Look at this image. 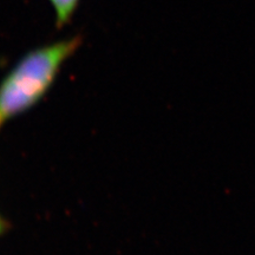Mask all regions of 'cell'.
I'll list each match as a JSON object with an SVG mask.
<instances>
[{"mask_svg": "<svg viewBox=\"0 0 255 255\" xmlns=\"http://www.w3.org/2000/svg\"><path fill=\"white\" fill-rule=\"evenodd\" d=\"M81 44V37H72L32 50L19 60L0 84V129L46 94Z\"/></svg>", "mask_w": 255, "mask_h": 255, "instance_id": "1", "label": "cell"}, {"mask_svg": "<svg viewBox=\"0 0 255 255\" xmlns=\"http://www.w3.org/2000/svg\"><path fill=\"white\" fill-rule=\"evenodd\" d=\"M56 13V24L59 28L69 24L81 0H49Z\"/></svg>", "mask_w": 255, "mask_h": 255, "instance_id": "2", "label": "cell"}, {"mask_svg": "<svg viewBox=\"0 0 255 255\" xmlns=\"http://www.w3.org/2000/svg\"><path fill=\"white\" fill-rule=\"evenodd\" d=\"M4 228H5V223L1 219H0V232H2V229Z\"/></svg>", "mask_w": 255, "mask_h": 255, "instance_id": "3", "label": "cell"}]
</instances>
